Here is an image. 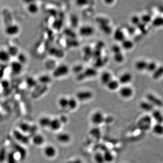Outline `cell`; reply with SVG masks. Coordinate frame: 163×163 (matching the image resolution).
<instances>
[{
	"instance_id": "obj_1",
	"label": "cell",
	"mask_w": 163,
	"mask_h": 163,
	"mask_svg": "<svg viewBox=\"0 0 163 163\" xmlns=\"http://www.w3.org/2000/svg\"><path fill=\"white\" fill-rule=\"evenodd\" d=\"M69 68L65 64H62L56 67L53 70L52 75L55 78H60L64 77L68 74Z\"/></svg>"
},
{
	"instance_id": "obj_2",
	"label": "cell",
	"mask_w": 163,
	"mask_h": 163,
	"mask_svg": "<svg viewBox=\"0 0 163 163\" xmlns=\"http://www.w3.org/2000/svg\"><path fill=\"white\" fill-rule=\"evenodd\" d=\"M105 118L103 112L101 111H95L91 114L90 118V121L92 124L95 126H99L102 124L104 122Z\"/></svg>"
},
{
	"instance_id": "obj_3",
	"label": "cell",
	"mask_w": 163,
	"mask_h": 163,
	"mask_svg": "<svg viewBox=\"0 0 163 163\" xmlns=\"http://www.w3.org/2000/svg\"><path fill=\"white\" fill-rule=\"evenodd\" d=\"M93 96V92L90 90H81L76 93V99L78 101L85 102L90 100Z\"/></svg>"
},
{
	"instance_id": "obj_4",
	"label": "cell",
	"mask_w": 163,
	"mask_h": 163,
	"mask_svg": "<svg viewBox=\"0 0 163 163\" xmlns=\"http://www.w3.org/2000/svg\"><path fill=\"white\" fill-rule=\"evenodd\" d=\"M20 30V27L17 25L15 23H9L6 26L4 31L7 36H13L17 35Z\"/></svg>"
},
{
	"instance_id": "obj_5",
	"label": "cell",
	"mask_w": 163,
	"mask_h": 163,
	"mask_svg": "<svg viewBox=\"0 0 163 163\" xmlns=\"http://www.w3.org/2000/svg\"><path fill=\"white\" fill-rule=\"evenodd\" d=\"M13 136L19 142L23 144H28L29 142V140L28 136L25 135V134L21 132L19 130H15L13 131Z\"/></svg>"
},
{
	"instance_id": "obj_6",
	"label": "cell",
	"mask_w": 163,
	"mask_h": 163,
	"mask_svg": "<svg viewBox=\"0 0 163 163\" xmlns=\"http://www.w3.org/2000/svg\"><path fill=\"white\" fill-rule=\"evenodd\" d=\"M119 93L120 96L123 99H130L133 95L134 91L130 87L124 86L119 88Z\"/></svg>"
},
{
	"instance_id": "obj_7",
	"label": "cell",
	"mask_w": 163,
	"mask_h": 163,
	"mask_svg": "<svg viewBox=\"0 0 163 163\" xmlns=\"http://www.w3.org/2000/svg\"><path fill=\"white\" fill-rule=\"evenodd\" d=\"M94 28L90 25H83L79 30L80 35L84 37H90L94 34Z\"/></svg>"
},
{
	"instance_id": "obj_8",
	"label": "cell",
	"mask_w": 163,
	"mask_h": 163,
	"mask_svg": "<svg viewBox=\"0 0 163 163\" xmlns=\"http://www.w3.org/2000/svg\"><path fill=\"white\" fill-rule=\"evenodd\" d=\"M44 154L48 159H53L56 156L57 150L56 148L52 145L46 146L44 149Z\"/></svg>"
},
{
	"instance_id": "obj_9",
	"label": "cell",
	"mask_w": 163,
	"mask_h": 163,
	"mask_svg": "<svg viewBox=\"0 0 163 163\" xmlns=\"http://www.w3.org/2000/svg\"><path fill=\"white\" fill-rule=\"evenodd\" d=\"M152 118L149 116H145L141 118L140 121V126L143 130H148L151 126Z\"/></svg>"
},
{
	"instance_id": "obj_10",
	"label": "cell",
	"mask_w": 163,
	"mask_h": 163,
	"mask_svg": "<svg viewBox=\"0 0 163 163\" xmlns=\"http://www.w3.org/2000/svg\"><path fill=\"white\" fill-rule=\"evenodd\" d=\"M148 102L150 103L154 107H161L163 106V102L161 99L151 93H149L146 96Z\"/></svg>"
},
{
	"instance_id": "obj_11",
	"label": "cell",
	"mask_w": 163,
	"mask_h": 163,
	"mask_svg": "<svg viewBox=\"0 0 163 163\" xmlns=\"http://www.w3.org/2000/svg\"><path fill=\"white\" fill-rule=\"evenodd\" d=\"M58 142L62 144H67L71 141V137L70 134L67 132H60L56 136Z\"/></svg>"
},
{
	"instance_id": "obj_12",
	"label": "cell",
	"mask_w": 163,
	"mask_h": 163,
	"mask_svg": "<svg viewBox=\"0 0 163 163\" xmlns=\"http://www.w3.org/2000/svg\"><path fill=\"white\" fill-rule=\"evenodd\" d=\"M113 79L112 73L108 71H104L101 73L100 76V81L101 83L106 86Z\"/></svg>"
},
{
	"instance_id": "obj_13",
	"label": "cell",
	"mask_w": 163,
	"mask_h": 163,
	"mask_svg": "<svg viewBox=\"0 0 163 163\" xmlns=\"http://www.w3.org/2000/svg\"><path fill=\"white\" fill-rule=\"evenodd\" d=\"M23 68V65L17 60L13 61L10 63V70L15 74L21 73L22 71Z\"/></svg>"
},
{
	"instance_id": "obj_14",
	"label": "cell",
	"mask_w": 163,
	"mask_h": 163,
	"mask_svg": "<svg viewBox=\"0 0 163 163\" xmlns=\"http://www.w3.org/2000/svg\"><path fill=\"white\" fill-rule=\"evenodd\" d=\"M19 127L20 129L19 130L24 134L31 132L33 133L34 130H36V127L32 126L26 122L21 123L19 125Z\"/></svg>"
},
{
	"instance_id": "obj_15",
	"label": "cell",
	"mask_w": 163,
	"mask_h": 163,
	"mask_svg": "<svg viewBox=\"0 0 163 163\" xmlns=\"http://www.w3.org/2000/svg\"><path fill=\"white\" fill-rule=\"evenodd\" d=\"M132 79V76L131 73L129 72H126L119 76L118 80L120 84L126 85L131 82Z\"/></svg>"
},
{
	"instance_id": "obj_16",
	"label": "cell",
	"mask_w": 163,
	"mask_h": 163,
	"mask_svg": "<svg viewBox=\"0 0 163 163\" xmlns=\"http://www.w3.org/2000/svg\"><path fill=\"white\" fill-rule=\"evenodd\" d=\"M113 37L115 41L121 43L125 39H126L124 32L121 28L117 29L114 31L113 34Z\"/></svg>"
},
{
	"instance_id": "obj_17",
	"label": "cell",
	"mask_w": 163,
	"mask_h": 163,
	"mask_svg": "<svg viewBox=\"0 0 163 163\" xmlns=\"http://www.w3.org/2000/svg\"><path fill=\"white\" fill-rule=\"evenodd\" d=\"M27 12L31 15H36L39 11V6L35 2L30 1L27 3L26 6Z\"/></svg>"
},
{
	"instance_id": "obj_18",
	"label": "cell",
	"mask_w": 163,
	"mask_h": 163,
	"mask_svg": "<svg viewBox=\"0 0 163 163\" xmlns=\"http://www.w3.org/2000/svg\"><path fill=\"white\" fill-rule=\"evenodd\" d=\"M62 125L59 118H54L51 119L49 128L53 131H57L61 128Z\"/></svg>"
},
{
	"instance_id": "obj_19",
	"label": "cell",
	"mask_w": 163,
	"mask_h": 163,
	"mask_svg": "<svg viewBox=\"0 0 163 163\" xmlns=\"http://www.w3.org/2000/svg\"><path fill=\"white\" fill-rule=\"evenodd\" d=\"M11 58L7 49H0V62L7 63L10 61Z\"/></svg>"
},
{
	"instance_id": "obj_20",
	"label": "cell",
	"mask_w": 163,
	"mask_h": 163,
	"mask_svg": "<svg viewBox=\"0 0 163 163\" xmlns=\"http://www.w3.org/2000/svg\"><path fill=\"white\" fill-rule=\"evenodd\" d=\"M32 142L35 146H40L44 144L45 138L41 134H35L32 137Z\"/></svg>"
},
{
	"instance_id": "obj_21",
	"label": "cell",
	"mask_w": 163,
	"mask_h": 163,
	"mask_svg": "<svg viewBox=\"0 0 163 163\" xmlns=\"http://www.w3.org/2000/svg\"><path fill=\"white\" fill-rule=\"evenodd\" d=\"M151 118L156 122V123L163 124V114L158 110H154L152 112Z\"/></svg>"
},
{
	"instance_id": "obj_22",
	"label": "cell",
	"mask_w": 163,
	"mask_h": 163,
	"mask_svg": "<svg viewBox=\"0 0 163 163\" xmlns=\"http://www.w3.org/2000/svg\"><path fill=\"white\" fill-rule=\"evenodd\" d=\"M140 107L141 109L146 112H152L154 110V107L148 101H142L140 103Z\"/></svg>"
},
{
	"instance_id": "obj_23",
	"label": "cell",
	"mask_w": 163,
	"mask_h": 163,
	"mask_svg": "<svg viewBox=\"0 0 163 163\" xmlns=\"http://www.w3.org/2000/svg\"><path fill=\"white\" fill-rule=\"evenodd\" d=\"M120 83L118 80L113 79L106 85L108 90L110 91H115L120 88Z\"/></svg>"
},
{
	"instance_id": "obj_24",
	"label": "cell",
	"mask_w": 163,
	"mask_h": 163,
	"mask_svg": "<svg viewBox=\"0 0 163 163\" xmlns=\"http://www.w3.org/2000/svg\"><path fill=\"white\" fill-rule=\"evenodd\" d=\"M134 43L129 39H126L121 42V47L126 50H130L134 47Z\"/></svg>"
},
{
	"instance_id": "obj_25",
	"label": "cell",
	"mask_w": 163,
	"mask_h": 163,
	"mask_svg": "<svg viewBox=\"0 0 163 163\" xmlns=\"http://www.w3.org/2000/svg\"><path fill=\"white\" fill-rule=\"evenodd\" d=\"M51 118L48 117H43L39 120L40 126L43 128H49L51 121Z\"/></svg>"
},
{
	"instance_id": "obj_26",
	"label": "cell",
	"mask_w": 163,
	"mask_h": 163,
	"mask_svg": "<svg viewBox=\"0 0 163 163\" xmlns=\"http://www.w3.org/2000/svg\"><path fill=\"white\" fill-rule=\"evenodd\" d=\"M152 130L155 135L163 136V124L156 123L152 128Z\"/></svg>"
},
{
	"instance_id": "obj_27",
	"label": "cell",
	"mask_w": 163,
	"mask_h": 163,
	"mask_svg": "<svg viewBox=\"0 0 163 163\" xmlns=\"http://www.w3.org/2000/svg\"><path fill=\"white\" fill-rule=\"evenodd\" d=\"M82 73L85 75V78H92V77H95L97 74L96 69L92 68H87L86 70H83Z\"/></svg>"
},
{
	"instance_id": "obj_28",
	"label": "cell",
	"mask_w": 163,
	"mask_h": 163,
	"mask_svg": "<svg viewBox=\"0 0 163 163\" xmlns=\"http://www.w3.org/2000/svg\"><path fill=\"white\" fill-rule=\"evenodd\" d=\"M37 81L39 83H40L43 84L49 83L51 81V78L49 75L44 74L40 76L37 80Z\"/></svg>"
},
{
	"instance_id": "obj_29",
	"label": "cell",
	"mask_w": 163,
	"mask_h": 163,
	"mask_svg": "<svg viewBox=\"0 0 163 163\" xmlns=\"http://www.w3.org/2000/svg\"><path fill=\"white\" fill-rule=\"evenodd\" d=\"M148 63L144 60H139L135 64V68L139 71H143L146 70Z\"/></svg>"
},
{
	"instance_id": "obj_30",
	"label": "cell",
	"mask_w": 163,
	"mask_h": 163,
	"mask_svg": "<svg viewBox=\"0 0 163 163\" xmlns=\"http://www.w3.org/2000/svg\"><path fill=\"white\" fill-rule=\"evenodd\" d=\"M78 106V101L76 98H70L68 99V108L74 110L77 108Z\"/></svg>"
},
{
	"instance_id": "obj_31",
	"label": "cell",
	"mask_w": 163,
	"mask_h": 163,
	"mask_svg": "<svg viewBox=\"0 0 163 163\" xmlns=\"http://www.w3.org/2000/svg\"><path fill=\"white\" fill-rule=\"evenodd\" d=\"M162 75H163V66H161L157 67L155 71L153 72L152 77L154 80H158L161 77Z\"/></svg>"
},
{
	"instance_id": "obj_32",
	"label": "cell",
	"mask_w": 163,
	"mask_h": 163,
	"mask_svg": "<svg viewBox=\"0 0 163 163\" xmlns=\"http://www.w3.org/2000/svg\"><path fill=\"white\" fill-rule=\"evenodd\" d=\"M68 99L65 97H61L58 100V105L60 108L65 109L68 107Z\"/></svg>"
},
{
	"instance_id": "obj_33",
	"label": "cell",
	"mask_w": 163,
	"mask_h": 163,
	"mask_svg": "<svg viewBox=\"0 0 163 163\" xmlns=\"http://www.w3.org/2000/svg\"><path fill=\"white\" fill-rule=\"evenodd\" d=\"M105 163H111L114 161V156L112 152L109 150L106 151L103 153Z\"/></svg>"
},
{
	"instance_id": "obj_34",
	"label": "cell",
	"mask_w": 163,
	"mask_h": 163,
	"mask_svg": "<svg viewBox=\"0 0 163 163\" xmlns=\"http://www.w3.org/2000/svg\"><path fill=\"white\" fill-rule=\"evenodd\" d=\"M7 51L9 52L11 58L13 57H17L18 54H19V49L17 47L15 46H10L7 48Z\"/></svg>"
},
{
	"instance_id": "obj_35",
	"label": "cell",
	"mask_w": 163,
	"mask_h": 163,
	"mask_svg": "<svg viewBox=\"0 0 163 163\" xmlns=\"http://www.w3.org/2000/svg\"><path fill=\"white\" fill-rule=\"evenodd\" d=\"M113 60L115 62L118 64H121L125 60L124 54L122 52L113 54Z\"/></svg>"
},
{
	"instance_id": "obj_36",
	"label": "cell",
	"mask_w": 163,
	"mask_h": 163,
	"mask_svg": "<svg viewBox=\"0 0 163 163\" xmlns=\"http://www.w3.org/2000/svg\"><path fill=\"white\" fill-rule=\"evenodd\" d=\"M26 84L30 88L33 87H36L38 86V83L37 80H35L34 78L29 77L26 80Z\"/></svg>"
},
{
	"instance_id": "obj_37",
	"label": "cell",
	"mask_w": 163,
	"mask_h": 163,
	"mask_svg": "<svg viewBox=\"0 0 163 163\" xmlns=\"http://www.w3.org/2000/svg\"><path fill=\"white\" fill-rule=\"evenodd\" d=\"M94 160L96 163H106L103 154L101 152H97L94 155Z\"/></svg>"
},
{
	"instance_id": "obj_38",
	"label": "cell",
	"mask_w": 163,
	"mask_h": 163,
	"mask_svg": "<svg viewBox=\"0 0 163 163\" xmlns=\"http://www.w3.org/2000/svg\"><path fill=\"white\" fill-rule=\"evenodd\" d=\"M152 25L154 27H161L163 25V17H158L152 21Z\"/></svg>"
},
{
	"instance_id": "obj_39",
	"label": "cell",
	"mask_w": 163,
	"mask_h": 163,
	"mask_svg": "<svg viewBox=\"0 0 163 163\" xmlns=\"http://www.w3.org/2000/svg\"><path fill=\"white\" fill-rule=\"evenodd\" d=\"M7 163H17L16 156L14 152H11L7 154L6 160Z\"/></svg>"
},
{
	"instance_id": "obj_40",
	"label": "cell",
	"mask_w": 163,
	"mask_h": 163,
	"mask_svg": "<svg viewBox=\"0 0 163 163\" xmlns=\"http://www.w3.org/2000/svg\"><path fill=\"white\" fill-rule=\"evenodd\" d=\"M157 68L156 64L154 62H151L148 63L146 70L148 72H153L155 71Z\"/></svg>"
},
{
	"instance_id": "obj_41",
	"label": "cell",
	"mask_w": 163,
	"mask_h": 163,
	"mask_svg": "<svg viewBox=\"0 0 163 163\" xmlns=\"http://www.w3.org/2000/svg\"><path fill=\"white\" fill-rule=\"evenodd\" d=\"M141 21L142 23L146 25V24L149 23L152 21V18L150 15L146 14L141 17Z\"/></svg>"
},
{
	"instance_id": "obj_42",
	"label": "cell",
	"mask_w": 163,
	"mask_h": 163,
	"mask_svg": "<svg viewBox=\"0 0 163 163\" xmlns=\"http://www.w3.org/2000/svg\"><path fill=\"white\" fill-rule=\"evenodd\" d=\"M8 153L6 152L5 148H2L0 149V162H3L6 161Z\"/></svg>"
},
{
	"instance_id": "obj_43",
	"label": "cell",
	"mask_w": 163,
	"mask_h": 163,
	"mask_svg": "<svg viewBox=\"0 0 163 163\" xmlns=\"http://www.w3.org/2000/svg\"><path fill=\"white\" fill-rule=\"evenodd\" d=\"M122 48L121 46L118 45H114L111 46V51L113 54L122 52Z\"/></svg>"
},
{
	"instance_id": "obj_44",
	"label": "cell",
	"mask_w": 163,
	"mask_h": 163,
	"mask_svg": "<svg viewBox=\"0 0 163 163\" xmlns=\"http://www.w3.org/2000/svg\"><path fill=\"white\" fill-rule=\"evenodd\" d=\"M17 57V60L21 63V64H22L23 65L26 62L27 59H26V56L24 54H22V53H19Z\"/></svg>"
},
{
	"instance_id": "obj_45",
	"label": "cell",
	"mask_w": 163,
	"mask_h": 163,
	"mask_svg": "<svg viewBox=\"0 0 163 163\" xmlns=\"http://www.w3.org/2000/svg\"><path fill=\"white\" fill-rule=\"evenodd\" d=\"M131 22L135 26H137L141 23V18L136 16H134L130 19Z\"/></svg>"
},
{
	"instance_id": "obj_46",
	"label": "cell",
	"mask_w": 163,
	"mask_h": 163,
	"mask_svg": "<svg viewBox=\"0 0 163 163\" xmlns=\"http://www.w3.org/2000/svg\"><path fill=\"white\" fill-rule=\"evenodd\" d=\"M74 72H78L79 74H80L83 71V68L80 65H78L75 66L73 68Z\"/></svg>"
},
{
	"instance_id": "obj_47",
	"label": "cell",
	"mask_w": 163,
	"mask_h": 163,
	"mask_svg": "<svg viewBox=\"0 0 163 163\" xmlns=\"http://www.w3.org/2000/svg\"><path fill=\"white\" fill-rule=\"evenodd\" d=\"M145 25L143 24L141 22V23L139 25L137 26V27L139 29V30L142 32V33H144L146 34V26H145Z\"/></svg>"
},
{
	"instance_id": "obj_48",
	"label": "cell",
	"mask_w": 163,
	"mask_h": 163,
	"mask_svg": "<svg viewBox=\"0 0 163 163\" xmlns=\"http://www.w3.org/2000/svg\"><path fill=\"white\" fill-rule=\"evenodd\" d=\"M59 119L60 120L62 124H63L66 122L67 121H68V119H67L66 117H64V116H62V117H61V118H59Z\"/></svg>"
},
{
	"instance_id": "obj_49",
	"label": "cell",
	"mask_w": 163,
	"mask_h": 163,
	"mask_svg": "<svg viewBox=\"0 0 163 163\" xmlns=\"http://www.w3.org/2000/svg\"><path fill=\"white\" fill-rule=\"evenodd\" d=\"M71 163H83L80 159H75L74 161H72Z\"/></svg>"
},
{
	"instance_id": "obj_50",
	"label": "cell",
	"mask_w": 163,
	"mask_h": 163,
	"mask_svg": "<svg viewBox=\"0 0 163 163\" xmlns=\"http://www.w3.org/2000/svg\"><path fill=\"white\" fill-rule=\"evenodd\" d=\"M4 75V72L3 71H2L1 69H0V79H2V77H3V76Z\"/></svg>"
},
{
	"instance_id": "obj_51",
	"label": "cell",
	"mask_w": 163,
	"mask_h": 163,
	"mask_svg": "<svg viewBox=\"0 0 163 163\" xmlns=\"http://www.w3.org/2000/svg\"><path fill=\"white\" fill-rule=\"evenodd\" d=\"M1 21H0V24H1Z\"/></svg>"
}]
</instances>
